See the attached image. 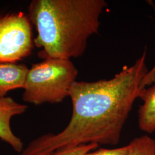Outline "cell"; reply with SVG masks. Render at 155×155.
I'll return each mask as SVG.
<instances>
[{
	"label": "cell",
	"mask_w": 155,
	"mask_h": 155,
	"mask_svg": "<svg viewBox=\"0 0 155 155\" xmlns=\"http://www.w3.org/2000/svg\"><path fill=\"white\" fill-rule=\"evenodd\" d=\"M146 52L131 66L110 79L76 81L70 97L72 113L66 127L58 134L48 133L32 141L21 155H49L58 150L95 143L116 145L142 81L149 71Z\"/></svg>",
	"instance_id": "1"
},
{
	"label": "cell",
	"mask_w": 155,
	"mask_h": 155,
	"mask_svg": "<svg viewBox=\"0 0 155 155\" xmlns=\"http://www.w3.org/2000/svg\"><path fill=\"white\" fill-rule=\"evenodd\" d=\"M105 0H33L29 18L38 32L34 45L40 58L70 59L83 55L97 34Z\"/></svg>",
	"instance_id": "2"
},
{
	"label": "cell",
	"mask_w": 155,
	"mask_h": 155,
	"mask_svg": "<svg viewBox=\"0 0 155 155\" xmlns=\"http://www.w3.org/2000/svg\"><path fill=\"white\" fill-rule=\"evenodd\" d=\"M78 70L70 59L51 58L29 69L22 100L35 105L61 103L76 82Z\"/></svg>",
	"instance_id": "3"
},
{
	"label": "cell",
	"mask_w": 155,
	"mask_h": 155,
	"mask_svg": "<svg viewBox=\"0 0 155 155\" xmlns=\"http://www.w3.org/2000/svg\"><path fill=\"white\" fill-rule=\"evenodd\" d=\"M31 22L23 13L0 16V62L16 63L31 54L34 47Z\"/></svg>",
	"instance_id": "4"
},
{
	"label": "cell",
	"mask_w": 155,
	"mask_h": 155,
	"mask_svg": "<svg viewBox=\"0 0 155 155\" xmlns=\"http://www.w3.org/2000/svg\"><path fill=\"white\" fill-rule=\"evenodd\" d=\"M27 108V106L17 102L11 97L0 98V139L19 153L24 150L23 143L13 132L11 120L13 117L25 113Z\"/></svg>",
	"instance_id": "5"
},
{
	"label": "cell",
	"mask_w": 155,
	"mask_h": 155,
	"mask_svg": "<svg viewBox=\"0 0 155 155\" xmlns=\"http://www.w3.org/2000/svg\"><path fill=\"white\" fill-rule=\"evenodd\" d=\"M29 68L16 63L0 62V98L9 91L24 88Z\"/></svg>",
	"instance_id": "6"
},
{
	"label": "cell",
	"mask_w": 155,
	"mask_h": 155,
	"mask_svg": "<svg viewBox=\"0 0 155 155\" xmlns=\"http://www.w3.org/2000/svg\"><path fill=\"white\" fill-rule=\"evenodd\" d=\"M139 98L143 104L138 111L139 128L146 133L155 132V84L142 89Z\"/></svg>",
	"instance_id": "7"
},
{
	"label": "cell",
	"mask_w": 155,
	"mask_h": 155,
	"mask_svg": "<svg viewBox=\"0 0 155 155\" xmlns=\"http://www.w3.org/2000/svg\"><path fill=\"white\" fill-rule=\"evenodd\" d=\"M128 146L127 155H155V139L148 135L133 139Z\"/></svg>",
	"instance_id": "8"
},
{
	"label": "cell",
	"mask_w": 155,
	"mask_h": 155,
	"mask_svg": "<svg viewBox=\"0 0 155 155\" xmlns=\"http://www.w3.org/2000/svg\"><path fill=\"white\" fill-rule=\"evenodd\" d=\"M98 144L95 143L81 145L77 147L58 150L49 155H85L92 150L98 148Z\"/></svg>",
	"instance_id": "9"
},
{
	"label": "cell",
	"mask_w": 155,
	"mask_h": 155,
	"mask_svg": "<svg viewBox=\"0 0 155 155\" xmlns=\"http://www.w3.org/2000/svg\"><path fill=\"white\" fill-rule=\"evenodd\" d=\"M128 151L129 146L127 145L114 149L101 148L93 152H89L85 155H127Z\"/></svg>",
	"instance_id": "10"
},
{
	"label": "cell",
	"mask_w": 155,
	"mask_h": 155,
	"mask_svg": "<svg viewBox=\"0 0 155 155\" xmlns=\"http://www.w3.org/2000/svg\"><path fill=\"white\" fill-rule=\"evenodd\" d=\"M155 84V64L144 78L141 84V89L146 88L147 86H151Z\"/></svg>",
	"instance_id": "11"
}]
</instances>
